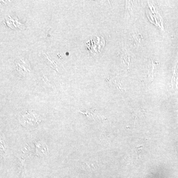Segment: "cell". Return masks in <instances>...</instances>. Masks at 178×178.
Here are the masks:
<instances>
[{
    "label": "cell",
    "mask_w": 178,
    "mask_h": 178,
    "mask_svg": "<svg viewBox=\"0 0 178 178\" xmlns=\"http://www.w3.org/2000/svg\"><path fill=\"white\" fill-rule=\"evenodd\" d=\"M133 38H134V43L135 44H138L139 43H140L141 39L140 34H139V33H134Z\"/></svg>",
    "instance_id": "1"
}]
</instances>
